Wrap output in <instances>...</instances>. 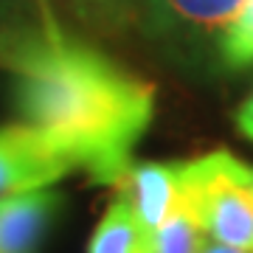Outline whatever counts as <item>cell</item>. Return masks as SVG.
<instances>
[{
    "mask_svg": "<svg viewBox=\"0 0 253 253\" xmlns=\"http://www.w3.org/2000/svg\"><path fill=\"white\" fill-rule=\"evenodd\" d=\"M0 68L14 84L20 121L40 126L93 183L116 186L155 118V87L51 14L0 34Z\"/></svg>",
    "mask_w": 253,
    "mask_h": 253,
    "instance_id": "1",
    "label": "cell"
},
{
    "mask_svg": "<svg viewBox=\"0 0 253 253\" xmlns=\"http://www.w3.org/2000/svg\"><path fill=\"white\" fill-rule=\"evenodd\" d=\"M180 194L214 242L253 253L251 166L228 149L180 163Z\"/></svg>",
    "mask_w": 253,
    "mask_h": 253,
    "instance_id": "2",
    "label": "cell"
},
{
    "mask_svg": "<svg viewBox=\"0 0 253 253\" xmlns=\"http://www.w3.org/2000/svg\"><path fill=\"white\" fill-rule=\"evenodd\" d=\"M71 172L76 163L40 126L26 121L0 126V197L51 189Z\"/></svg>",
    "mask_w": 253,
    "mask_h": 253,
    "instance_id": "3",
    "label": "cell"
},
{
    "mask_svg": "<svg viewBox=\"0 0 253 253\" xmlns=\"http://www.w3.org/2000/svg\"><path fill=\"white\" fill-rule=\"evenodd\" d=\"M62 206L54 189L0 197V253H40Z\"/></svg>",
    "mask_w": 253,
    "mask_h": 253,
    "instance_id": "4",
    "label": "cell"
},
{
    "mask_svg": "<svg viewBox=\"0 0 253 253\" xmlns=\"http://www.w3.org/2000/svg\"><path fill=\"white\" fill-rule=\"evenodd\" d=\"M118 197H124L135 211L141 225L155 234L172 214L174 203L180 197V163L144 161L124 172V177L113 186Z\"/></svg>",
    "mask_w": 253,
    "mask_h": 253,
    "instance_id": "5",
    "label": "cell"
},
{
    "mask_svg": "<svg viewBox=\"0 0 253 253\" xmlns=\"http://www.w3.org/2000/svg\"><path fill=\"white\" fill-rule=\"evenodd\" d=\"M242 0H144L149 23L174 42H203L225 28Z\"/></svg>",
    "mask_w": 253,
    "mask_h": 253,
    "instance_id": "6",
    "label": "cell"
},
{
    "mask_svg": "<svg viewBox=\"0 0 253 253\" xmlns=\"http://www.w3.org/2000/svg\"><path fill=\"white\" fill-rule=\"evenodd\" d=\"M87 253H152V234L141 225L124 197H113L90 236Z\"/></svg>",
    "mask_w": 253,
    "mask_h": 253,
    "instance_id": "7",
    "label": "cell"
},
{
    "mask_svg": "<svg viewBox=\"0 0 253 253\" xmlns=\"http://www.w3.org/2000/svg\"><path fill=\"white\" fill-rule=\"evenodd\" d=\"M208 242L211 236L180 194L166 222L152 234V253H200Z\"/></svg>",
    "mask_w": 253,
    "mask_h": 253,
    "instance_id": "8",
    "label": "cell"
},
{
    "mask_svg": "<svg viewBox=\"0 0 253 253\" xmlns=\"http://www.w3.org/2000/svg\"><path fill=\"white\" fill-rule=\"evenodd\" d=\"M219 56L228 68L253 65V0H242L234 17L219 31Z\"/></svg>",
    "mask_w": 253,
    "mask_h": 253,
    "instance_id": "9",
    "label": "cell"
},
{
    "mask_svg": "<svg viewBox=\"0 0 253 253\" xmlns=\"http://www.w3.org/2000/svg\"><path fill=\"white\" fill-rule=\"evenodd\" d=\"M236 126H239L242 135H248L253 141V93L248 96V101H245L242 107L236 110Z\"/></svg>",
    "mask_w": 253,
    "mask_h": 253,
    "instance_id": "10",
    "label": "cell"
},
{
    "mask_svg": "<svg viewBox=\"0 0 253 253\" xmlns=\"http://www.w3.org/2000/svg\"><path fill=\"white\" fill-rule=\"evenodd\" d=\"M200 253H248V251H239V248H231V245H222V242H214L211 239Z\"/></svg>",
    "mask_w": 253,
    "mask_h": 253,
    "instance_id": "11",
    "label": "cell"
},
{
    "mask_svg": "<svg viewBox=\"0 0 253 253\" xmlns=\"http://www.w3.org/2000/svg\"><path fill=\"white\" fill-rule=\"evenodd\" d=\"M251 180H253V166H251Z\"/></svg>",
    "mask_w": 253,
    "mask_h": 253,
    "instance_id": "12",
    "label": "cell"
}]
</instances>
